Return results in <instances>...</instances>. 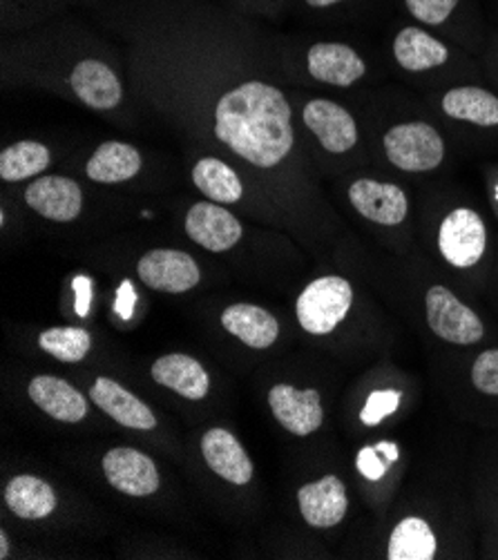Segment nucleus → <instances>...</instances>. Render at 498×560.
<instances>
[{"mask_svg":"<svg viewBox=\"0 0 498 560\" xmlns=\"http://www.w3.org/2000/svg\"><path fill=\"white\" fill-rule=\"evenodd\" d=\"M30 398L32 402L45 411L49 418L77 424L88 416V400L79 388L70 382L54 377V375H38L30 382Z\"/></svg>","mask_w":498,"mask_h":560,"instance_id":"obj_16","label":"nucleus"},{"mask_svg":"<svg viewBox=\"0 0 498 560\" xmlns=\"http://www.w3.org/2000/svg\"><path fill=\"white\" fill-rule=\"evenodd\" d=\"M0 558H10V540L5 532H0Z\"/></svg>","mask_w":498,"mask_h":560,"instance_id":"obj_33","label":"nucleus"},{"mask_svg":"<svg viewBox=\"0 0 498 560\" xmlns=\"http://www.w3.org/2000/svg\"><path fill=\"white\" fill-rule=\"evenodd\" d=\"M38 345L45 353L54 355L61 362H81L92 349V338L85 328L59 326V328L43 330Z\"/></svg>","mask_w":498,"mask_h":560,"instance_id":"obj_28","label":"nucleus"},{"mask_svg":"<svg viewBox=\"0 0 498 560\" xmlns=\"http://www.w3.org/2000/svg\"><path fill=\"white\" fill-rule=\"evenodd\" d=\"M407 10L427 25H440L456 10L459 0H405Z\"/></svg>","mask_w":498,"mask_h":560,"instance_id":"obj_30","label":"nucleus"},{"mask_svg":"<svg viewBox=\"0 0 498 560\" xmlns=\"http://www.w3.org/2000/svg\"><path fill=\"white\" fill-rule=\"evenodd\" d=\"M201 456L219 478L233 485H248L253 478V463L246 450L227 429H210L204 433Z\"/></svg>","mask_w":498,"mask_h":560,"instance_id":"obj_15","label":"nucleus"},{"mask_svg":"<svg viewBox=\"0 0 498 560\" xmlns=\"http://www.w3.org/2000/svg\"><path fill=\"white\" fill-rule=\"evenodd\" d=\"M394 54H396V61L401 63V68H405L409 72L433 70V68L445 63L450 56L445 45L418 27H407L396 36Z\"/></svg>","mask_w":498,"mask_h":560,"instance_id":"obj_23","label":"nucleus"},{"mask_svg":"<svg viewBox=\"0 0 498 560\" xmlns=\"http://www.w3.org/2000/svg\"><path fill=\"white\" fill-rule=\"evenodd\" d=\"M311 8H328V5H336L343 3V0H306Z\"/></svg>","mask_w":498,"mask_h":560,"instance_id":"obj_34","label":"nucleus"},{"mask_svg":"<svg viewBox=\"0 0 498 560\" xmlns=\"http://www.w3.org/2000/svg\"><path fill=\"white\" fill-rule=\"evenodd\" d=\"M384 152L396 167L407 173L433 171L445 159V143L429 124L414 121L384 135Z\"/></svg>","mask_w":498,"mask_h":560,"instance_id":"obj_3","label":"nucleus"},{"mask_svg":"<svg viewBox=\"0 0 498 560\" xmlns=\"http://www.w3.org/2000/svg\"><path fill=\"white\" fill-rule=\"evenodd\" d=\"M398 405H401V394H396V390H378V394H373L367 400L360 418L364 424H378L384 416L394 413Z\"/></svg>","mask_w":498,"mask_h":560,"instance_id":"obj_31","label":"nucleus"},{"mask_svg":"<svg viewBox=\"0 0 498 560\" xmlns=\"http://www.w3.org/2000/svg\"><path fill=\"white\" fill-rule=\"evenodd\" d=\"M186 233L201 248L210 253H224L242 240V223L221 206L201 201L188 210Z\"/></svg>","mask_w":498,"mask_h":560,"instance_id":"obj_10","label":"nucleus"},{"mask_svg":"<svg viewBox=\"0 0 498 560\" xmlns=\"http://www.w3.org/2000/svg\"><path fill=\"white\" fill-rule=\"evenodd\" d=\"M141 282L161 293H186L195 289L201 279L197 261L182 250H150L139 259Z\"/></svg>","mask_w":498,"mask_h":560,"instance_id":"obj_6","label":"nucleus"},{"mask_svg":"<svg viewBox=\"0 0 498 560\" xmlns=\"http://www.w3.org/2000/svg\"><path fill=\"white\" fill-rule=\"evenodd\" d=\"M472 384L487 396H498V349L483 351L472 364Z\"/></svg>","mask_w":498,"mask_h":560,"instance_id":"obj_29","label":"nucleus"},{"mask_svg":"<svg viewBox=\"0 0 498 560\" xmlns=\"http://www.w3.org/2000/svg\"><path fill=\"white\" fill-rule=\"evenodd\" d=\"M487 231L480 214L472 208L452 210L440 223L438 248L452 266L472 268L483 259Z\"/></svg>","mask_w":498,"mask_h":560,"instance_id":"obj_5","label":"nucleus"},{"mask_svg":"<svg viewBox=\"0 0 498 560\" xmlns=\"http://www.w3.org/2000/svg\"><path fill=\"white\" fill-rule=\"evenodd\" d=\"M25 201L40 217L51 221H74L83 208V192L68 177H40L25 190Z\"/></svg>","mask_w":498,"mask_h":560,"instance_id":"obj_13","label":"nucleus"},{"mask_svg":"<svg viewBox=\"0 0 498 560\" xmlns=\"http://www.w3.org/2000/svg\"><path fill=\"white\" fill-rule=\"evenodd\" d=\"M221 324L251 349H268L280 335V324L268 311L253 304H233L221 313Z\"/></svg>","mask_w":498,"mask_h":560,"instance_id":"obj_20","label":"nucleus"},{"mask_svg":"<svg viewBox=\"0 0 498 560\" xmlns=\"http://www.w3.org/2000/svg\"><path fill=\"white\" fill-rule=\"evenodd\" d=\"M157 384L175 390L186 400H201L210 390V377L199 360L184 353H171L159 358L152 369Z\"/></svg>","mask_w":498,"mask_h":560,"instance_id":"obj_18","label":"nucleus"},{"mask_svg":"<svg viewBox=\"0 0 498 560\" xmlns=\"http://www.w3.org/2000/svg\"><path fill=\"white\" fill-rule=\"evenodd\" d=\"M8 508L23 521H40L57 510V493L36 476H16L5 487Z\"/></svg>","mask_w":498,"mask_h":560,"instance_id":"obj_22","label":"nucleus"},{"mask_svg":"<svg viewBox=\"0 0 498 560\" xmlns=\"http://www.w3.org/2000/svg\"><path fill=\"white\" fill-rule=\"evenodd\" d=\"M304 124L317 137L324 150L343 154L358 143V126L349 112L326 98H313L304 105Z\"/></svg>","mask_w":498,"mask_h":560,"instance_id":"obj_9","label":"nucleus"},{"mask_svg":"<svg viewBox=\"0 0 498 560\" xmlns=\"http://www.w3.org/2000/svg\"><path fill=\"white\" fill-rule=\"evenodd\" d=\"M438 542L429 523L422 518H405L401 521L386 547L390 560H431L436 556Z\"/></svg>","mask_w":498,"mask_h":560,"instance_id":"obj_25","label":"nucleus"},{"mask_svg":"<svg viewBox=\"0 0 498 560\" xmlns=\"http://www.w3.org/2000/svg\"><path fill=\"white\" fill-rule=\"evenodd\" d=\"M309 72L322 83L349 88L364 77L367 66L349 45L317 43L309 49Z\"/></svg>","mask_w":498,"mask_h":560,"instance_id":"obj_17","label":"nucleus"},{"mask_svg":"<svg viewBox=\"0 0 498 560\" xmlns=\"http://www.w3.org/2000/svg\"><path fill=\"white\" fill-rule=\"evenodd\" d=\"M349 199L364 219L380 223V226H398L409 210V201L403 188L373 179L354 182L349 188Z\"/></svg>","mask_w":498,"mask_h":560,"instance_id":"obj_12","label":"nucleus"},{"mask_svg":"<svg viewBox=\"0 0 498 560\" xmlns=\"http://www.w3.org/2000/svg\"><path fill=\"white\" fill-rule=\"evenodd\" d=\"M103 474L109 485L126 495L143 498L159 489L157 465L150 456L130 450V446L109 450L103 458Z\"/></svg>","mask_w":498,"mask_h":560,"instance_id":"obj_8","label":"nucleus"},{"mask_svg":"<svg viewBox=\"0 0 498 560\" xmlns=\"http://www.w3.org/2000/svg\"><path fill=\"white\" fill-rule=\"evenodd\" d=\"M354 287L345 277L326 275L311 282L298 298L296 313L300 326L311 335H328L349 315Z\"/></svg>","mask_w":498,"mask_h":560,"instance_id":"obj_2","label":"nucleus"},{"mask_svg":"<svg viewBox=\"0 0 498 560\" xmlns=\"http://www.w3.org/2000/svg\"><path fill=\"white\" fill-rule=\"evenodd\" d=\"M141 154L124 141H105L90 156L85 173L96 184H121L139 175Z\"/></svg>","mask_w":498,"mask_h":560,"instance_id":"obj_21","label":"nucleus"},{"mask_svg":"<svg viewBox=\"0 0 498 560\" xmlns=\"http://www.w3.org/2000/svg\"><path fill=\"white\" fill-rule=\"evenodd\" d=\"M425 311L427 324L436 338L450 345H476L483 340L485 326L480 317L450 289L431 287L425 298Z\"/></svg>","mask_w":498,"mask_h":560,"instance_id":"obj_4","label":"nucleus"},{"mask_svg":"<svg viewBox=\"0 0 498 560\" xmlns=\"http://www.w3.org/2000/svg\"><path fill=\"white\" fill-rule=\"evenodd\" d=\"M448 117L483 128L498 126V96L483 88H454L442 98Z\"/></svg>","mask_w":498,"mask_h":560,"instance_id":"obj_24","label":"nucleus"},{"mask_svg":"<svg viewBox=\"0 0 498 560\" xmlns=\"http://www.w3.org/2000/svg\"><path fill=\"white\" fill-rule=\"evenodd\" d=\"M70 85L74 94L94 109H113L121 103L124 90L117 74L109 70L105 63L88 59L81 61L72 74Z\"/></svg>","mask_w":498,"mask_h":560,"instance_id":"obj_19","label":"nucleus"},{"mask_svg":"<svg viewBox=\"0 0 498 560\" xmlns=\"http://www.w3.org/2000/svg\"><path fill=\"white\" fill-rule=\"evenodd\" d=\"M215 135L248 163L273 167L293 148L291 105L278 88L248 81L217 101Z\"/></svg>","mask_w":498,"mask_h":560,"instance_id":"obj_1","label":"nucleus"},{"mask_svg":"<svg viewBox=\"0 0 498 560\" xmlns=\"http://www.w3.org/2000/svg\"><path fill=\"white\" fill-rule=\"evenodd\" d=\"M90 398L103 413H107L121 427L137 431H150L157 427V418L150 407L115 380L96 377L90 388Z\"/></svg>","mask_w":498,"mask_h":560,"instance_id":"obj_14","label":"nucleus"},{"mask_svg":"<svg viewBox=\"0 0 498 560\" xmlns=\"http://www.w3.org/2000/svg\"><path fill=\"white\" fill-rule=\"evenodd\" d=\"M302 518L317 529H328L343 523L349 510L347 487L338 476H324L304 485L298 491Z\"/></svg>","mask_w":498,"mask_h":560,"instance_id":"obj_11","label":"nucleus"},{"mask_svg":"<svg viewBox=\"0 0 498 560\" xmlns=\"http://www.w3.org/2000/svg\"><path fill=\"white\" fill-rule=\"evenodd\" d=\"M49 150L38 141H19L0 154V177L3 182H23L40 175L49 165Z\"/></svg>","mask_w":498,"mask_h":560,"instance_id":"obj_27","label":"nucleus"},{"mask_svg":"<svg viewBox=\"0 0 498 560\" xmlns=\"http://www.w3.org/2000/svg\"><path fill=\"white\" fill-rule=\"evenodd\" d=\"M380 454H382L380 444H378V450H371V446H364V450L360 452V456H358V469H360V474H362L364 478L378 480V478H382V476L386 474V467H390V460H392V458H380Z\"/></svg>","mask_w":498,"mask_h":560,"instance_id":"obj_32","label":"nucleus"},{"mask_svg":"<svg viewBox=\"0 0 498 560\" xmlns=\"http://www.w3.org/2000/svg\"><path fill=\"white\" fill-rule=\"evenodd\" d=\"M270 411L293 435H311L324 422L320 394L315 388H296L291 384H275L268 390Z\"/></svg>","mask_w":498,"mask_h":560,"instance_id":"obj_7","label":"nucleus"},{"mask_svg":"<svg viewBox=\"0 0 498 560\" xmlns=\"http://www.w3.org/2000/svg\"><path fill=\"white\" fill-rule=\"evenodd\" d=\"M193 182L208 199L219 203H235L244 195L238 173L219 159H201L193 171Z\"/></svg>","mask_w":498,"mask_h":560,"instance_id":"obj_26","label":"nucleus"}]
</instances>
